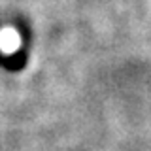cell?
Instances as JSON below:
<instances>
[{"label":"cell","mask_w":151,"mask_h":151,"mask_svg":"<svg viewBox=\"0 0 151 151\" xmlns=\"http://www.w3.org/2000/svg\"><path fill=\"white\" fill-rule=\"evenodd\" d=\"M19 47V34L13 28H4L0 30V49L4 53H12Z\"/></svg>","instance_id":"1"}]
</instances>
